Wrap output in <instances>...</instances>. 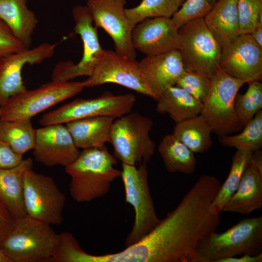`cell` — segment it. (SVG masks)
<instances>
[{"mask_svg":"<svg viewBox=\"0 0 262 262\" xmlns=\"http://www.w3.org/2000/svg\"><path fill=\"white\" fill-rule=\"evenodd\" d=\"M250 162L261 173H262V151L260 149L253 152Z\"/></svg>","mask_w":262,"mask_h":262,"instance_id":"obj_39","label":"cell"},{"mask_svg":"<svg viewBox=\"0 0 262 262\" xmlns=\"http://www.w3.org/2000/svg\"><path fill=\"white\" fill-rule=\"evenodd\" d=\"M158 149L167 171L185 174L195 171L196 160L195 153L173 134L165 135Z\"/></svg>","mask_w":262,"mask_h":262,"instance_id":"obj_25","label":"cell"},{"mask_svg":"<svg viewBox=\"0 0 262 262\" xmlns=\"http://www.w3.org/2000/svg\"><path fill=\"white\" fill-rule=\"evenodd\" d=\"M126 0H87L86 6L95 26L103 29L113 39L115 51L135 59L131 41L132 28L125 13Z\"/></svg>","mask_w":262,"mask_h":262,"instance_id":"obj_13","label":"cell"},{"mask_svg":"<svg viewBox=\"0 0 262 262\" xmlns=\"http://www.w3.org/2000/svg\"><path fill=\"white\" fill-rule=\"evenodd\" d=\"M83 82L85 87L114 83L157 100L146 82L139 62L115 51L104 50L92 74Z\"/></svg>","mask_w":262,"mask_h":262,"instance_id":"obj_12","label":"cell"},{"mask_svg":"<svg viewBox=\"0 0 262 262\" xmlns=\"http://www.w3.org/2000/svg\"><path fill=\"white\" fill-rule=\"evenodd\" d=\"M15 218L0 200V244L11 229Z\"/></svg>","mask_w":262,"mask_h":262,"instance_id":"obj_37","label":"cell"},{"mask_svg":"<svg viewBox=\"0 0 262 262\" xmlns=\"http://www.w3.org/2000/svg\"><path fill=\"white\" fill-rule=\"evenodd\" d=\"M179 50L186 71L212 79L220 68L222 48L208 29L204 18L179 29Z\"/></svg>","mask_w":262,"mask_h":262,"instance_id":"obj_5","label":"cell"},{"mask_svg":"<svg viewBox=\"0 0 262 262\" xmlns=\"http://www.w3.org/2000/svg\"><path fill=\"white\" fill-rule=\"evenodd\" d=\"M157 111L168 114L176 123L200 114L202 103L176 85L168 88L157 100Z\"/></svg>","mask_w":262,"mask_h":262,"instance_id":"obj_24","label":"cell"},{"mask_svg":"<svg viewBox=\"0 0 262 262\" xmlns=\"http://www.w3.org/2000/svg\"><path fill=\"white\" fill-rule=\"evenodd\" d=\"M22 160L23 155L16 152L7 143L0 139V169L15 167Z\"/></svg>","mask_w":262,"mask_h":262,"instance_id":"obj_36","label":"cell"},{"mask_svg":"<svg viewBox=\"0 0 262 262\" xmlns=\"http://www.w3.org/2000/svg\"><path fill=\"white\" fill-rule=\"evenodd\" d=\"M239 33L250 34L257 27V18L262 11V0H237Z\"/></svg>","mask_w":262,"mask_h":262,"instance_id":"obj_34","label":"cell"},{"mask_svg":"<svg viewBox=\"0 0 262 262\" xmlns=\"http://www.w3.org/2000/svg\"><path fill=\"white\" fill-rule=\"evenodd\" d=\"M243 130L236 135L219 136L220 143L238 150L254 152L262 147V111L261 110L244 126Z\"/></svg>","mask_w":262,"mask_h":262,"instance_id":"obj_30","label":"cell"},{"mask_svg":"<svg viewBox=\"0 0 262 262\" xmlns=\"http://www.w3.org/2000/svg\"><path fill=\"white\" fill-rule=\"evenodd\" d=\"M35 135L31 120H0V139L19 154L33 148Z\"/></svg>","mask_w":262,"mask_h":262,"instance_id":"obj_28","label":"cell"},{"mask_svg":"<svg viewBox=\"0 0 262 262\" xmlns=\"http://www.w3.org/2000/svg\"><path fill=\"white\" fill-rule=\"evenodd\" d=\"M27 0H0V18L26 49L30 48L38 20Z\"/></svg>","mask_w":262,"mask_h":262,"instance_id":"obj_23","label":"cell"},{"mask_svg":"<svg viewBox=\"0 0 262 262\" xmlns=\"http://www.w3.org/2000/svg\"><path fill=\"white\" fill-rule=\"evenodd\" d=\"M33 167V162L28 158L15 167L0 169V200L15 218L27 215L24 203L23 178L25 172Z\"/></svg>","mask_w":262,"mask_h":262,"instance_id":"obj_22","label":"cell"},{"mask_svg":"<svg viewBox=\"0 0 262 262\" xmlns=\"http://www.w3.org/2000/svg\"><path fill=\"white\" fill-rule=\"evenodd\" d=\"M152 120L138 113H129L115 118L111 133L115 157L122 164H147L156 150L149 133Z\"/></svg>","mask_w":262,"mask_h":262,"instance_id":"obj_4","label":"cell"},{"mask_svg":"<svg viewBox=\"0 0 262 262\" xmlns=\"http://www.w3.org/2000/svg\"><path fill=\"white\" fill-rule=\"evenodd\" d=\"M135 102L136 98L132 94L113 95L107 93L93 98H77L46 113L39 122L46 126L95 116L116 118L131 112Z\"/></svg>","mask_w":262,"mask_h":262,"instance_id":"obj_11","label":"cell"},{"mask_svg":"<svg viewBox=\"0 0 262 262\" xmlns=\"http://www.w3.org/2000/svg\"><path fill=\"white\" fill-rule=\"evenodd\" d=\"M219 0H211V2L214 4L215 2H216V1H218Z\"/></svg>","mask_w":262,"mask_h":262,"instance_id":"obj_42","label":"cell"},{"mask_svg":"<svg viewBox=\"0 0 262 262\" xmlns=\"http://www.w3.org/2000/svg\"><path fill=\"white\" fill-rule=\"evenodd\" d=\"M244 94H237L234 109L238 118L244 126L262 108V84L260 81L248 82Z\"/></svg>","mask_w":262,"mask_h":262,"instance_id":"obj_31","label":"cell"},{"mask_svg":"<svg viewBox=\"0 0 262 262\" xmlns=\"http://www.w3.org/2000/svg\"><path fill=\"white\" fill-rule=\"evenodd\" d=\"M116 158L104 147L84 149L77 158L65 167L70 177L69 192L77 202H88L104 196L112 183L121 177Z\"/></svg>","mask_w":262,"mask_h":262,"instance_id":"obj_1","label":"cell"},{"mask_svg":"<svg viewBox=\"0 0 262 262\" xmlns=\"http://www.w3.org/2000/svg\"><path fill=\"white\" fill-rule=\"evenodd\" d=\"M204 22L221 48L239 35L237 0H219L204 17Z\"/></svg>","mask_w":262,"mask_h":262,"instance_id":"obj_20","label":"cell"},{"mask_svg":"<svg viewBox=\"0 0 262 262\" xmlns=\"http://www.w3.org/2000/svg\"><path fill=\"white\" fill-rule=\"evenodd\" d=\"M26 49L0 18V58Z\"/></svg>","mask_w":262,"mask_h":262,"instance_id":"obj_35","label":"cell"},{"mask_svg":"<svg viewBox=\"0 0 262 262\" xmlns=\"http://www.w3.org/2000/svg\"><path fill=\"white\" fill-rule=\"evenodd\" d=\"M250 34L257 45L262 49V27L257 26Z\"/></svg>","mask_w":262,"mask_h":262,"instance_id":"obj_40","label":"cell"},{"mask_svg":"<svg viewBox=\"0 0 262 262\" xmlns=\"http://www.w3.org/2000/svg\"><path fill=\"white\" fill-rule=\"evenodd\" d=\"M36 129L33 149L36 161L47 166L66 167L78 157L80 151L66 126L55 124Z\"/></svg>","mask_w":262,"mask_h":262,"instance_id":"obj_15","label":"cell"},{"mask_svg":"<svg viewBox=\"0 0 262 262\" xmlns=\"http://www.w3.org/2000/svg\"><path fill=\"white\" fill-rule=\"evenodd\" d=\"M253 152L238 150L233 156L229 175L210 206V211L220 214L228 201L237 190L242 174L249 163Z\"/></svg>","mask_w":262,"mask_h":262,"instance_id":"obj_27","label":"cell"},{"mask_svg":"<svg viewBox=\"0 0 262 262\" xmlns=\"http://www.w3.org/2000/svg\"><path fill=\"white\" fill-rule=\"evenodd\" d=\"M185 0H142L136 6L125 9L130 26L133 29L142 21L150 18H171Z\"/></svg>","mask_w":262,"mask_h":262,"instance_id":"obj_29","label":"cell"},{"mask_svg":"<svg viewBox=\"0 0 262 262\" xmlns=\"http://www.w3.org/2000/svg\"><path fill=\"white\" fill-rule=\"evenodd\" d=\"M146 163L135 165L122 164L121 177L126 202L134 211V224L127 236L125 246L138 242L150 232L160 221L151 196Z\"/></svg>","mask_w":262,"mask_h":262,"instance_id":"obj_6","label":"cell"},{"mask_svg":"<svg viewBox=\"0 0 262 262\" xmlns=\"http://www.w3.org/2000/svg\"><path fill=\"white\" fill-rule=\"evenodd\" d=\"M212 129L201 115L176 123L173 134L194 153H204L213 145Z\"/></svg>","mask_w":262,"mask_h":262,"instance_id":"obj_26","label":"cell"},{"mask_svg":"<svg viewBox=\"0 0 262 262\" xmlns=\"http://www.w3.org/2000/svg\"><path fill=\"white\" fill-rule=\"evenodd\" d=\"M220 68L246 83L260 81L262 77V49L250 34H240L222 48Z\"/></svg>","mask_w":262,"mask_h":262,"instance_id":"obj_14","label":"cell"},{"mask_svg":"<svg viewBox=\"0 0 262 262\" xmlns=\"http://www.w3.org/2000/svg\"><path fill=\"white\" fill-rule=\"evenodd\" d=\"M83 82L52 81L34 89L13 97L0 107V120H31L36 115L79 94Z\"/></svg>","mask_w":262,"mask_h":262,"instance_id":"obj_8","label":"cell"},{"mask_svg":"<svg viewBox=\"0 0 262 262\" xmlns=\"http://www.w3.org/2000/svg\"><path fill=\"white\" fill-rule=\"evenodd\" d=\"M0 262H11L9 258L0 247Z\"/></svg>","mask_w":262,"mask_h":262,"instance_id":"obj_41","label":"cell"},{"mask_svg":"<svg viewBox=\"0 0 262 262\" xmlns=\"http://www.w3.org/2000/svg\"><path fill=\"white\" fill-rule=\"evenodd\" d=\"M245 81L234 78L220 69L211 79L208 96L200 113L218 136L230 135L244 127L234 109V100Z\"/></svg>","mask_w":262,"mask_h":262,"instance_id":"obj_7","label":"cell"},{"mask_svg":"<svg viewBox=\"0 0 262 262\" xmlns=\"http://www.w3.org/2000/svg\"><path fill=\"white\" fill-rule=\"evenodd\" d=\"M74 31L83 44V54L80 62L60 61L54 66L52 81L67 82L81 76H90L101 59L104 49L99 43L97 28L86 5H77L72 9Z\"/></svg>","mask_w":262,"mask_h":262,"instance_id":"obj_9","label":"cell"},{"mask_svg":"<svg viewBox=\"0 0 262 262\" xmlns=\"http://www.w3.org/2000/svg\"><path fill=\"white\" fill-rule=\"evenodd\" d=\"M213 4L211 0H185L171 19L179 29L189 21L204 18Z\"/></svg>","mask_w":262,"mask_h":262,"instance_id":"obj_32","label":"cell"},{"mask_svg":"<svg viewBox=\"0 0 262 262\" xmlns=\"http://www.w3.org/2000/svg\"><path fill=\"white\" fill-rule=\"evenodd\" d=\"M146 82L157 100L170 87L176 85L185 71L178 49L147 55L139 62Z\"/></svg>","mask_w":262,"mask_h":262,"instance_id":"obj_18","label":"cell"},{"mask_svg":"<svg viewBox=\"0 0 262 262\" xmlns=\"http://www.w3.org/2000/svg\"><path fill=\"white\" fill-rule=\"evenodd\" d=\"M262 252L256 255L245 254L241 256L226 258L217 260L216 262H262Z\"/></svg>","mask_w":262,"mask_h":262,"instance_id":"obj_38","label":"cell"},{"mask_svg":"<svg viewBox=\"0 0 262 262\" xmlns=\"http://www.w3.org/2000/svg\"><path fill=\"white\" fill-rule=\"evenodd\" d=\"M24 203L26 214L49 225H60L66 198L51 177L26 171L23 178Z\"/></svg>","mask_w":262,"mask_h":262,"instance_id":"obj_10","label":"cell"},{"mask_svg":"<svg viewBox=\"0 0 262 262\" xmlns=\"http://www.w3.org/2000/svg\"><path fill=\"white\" fill-rule=\"evenodd\" d=\"M56 46V44L44 43L0 58V107L27 89L22 78L23 66L39 64L51 57Z\"/></svg>","mask_w":262,"mask_h":262,"instance_id":"obj_16","label":"cell"},{"mask_svg":"<svg viewBox=\"0 0 262 262\" xmlns=\"http://www.w3.org/2000/svg\"><path fill=\"white\" fill-rule=\"evenodd\" d=\"M262 252V216L244 218L226 231L213 232L199 245L197 262Z\"/></svg>","mask_w":262,"mask_h":262,"instance_id":"obj_3","label":"cell"},{"mask_svg":"<svg viewBox=\"0 0 262 262\" xmlns=\"http://www.w3.org/2000/svg\"><path fill=\"white\" fill-rule=\"evenodd\" d=\"M211 82V79L205 76L185 70L176 85L183 89L203 103L208 96Z\"/></svg>","mask_w":262,"mask_h":262,"instance_id":"obj_33","label":"cell"},{"mask_svg":"<svg viewBox=\"0 0 262 262\" xmlns=\"http://www.w3.org/2000/svg\"><path fill=\"white\" fill-rule=\"evenodd\" d=\"M262 207V173L249 162L238 187L222 212L248 215Z\"/></svg>","mask_w":262,"mask_h":262,"instance_id":"obj_19","label":"cell"},{"mask_svg":"<svg viewBox=\"0 0 262 262\" xmlns=\"http://www.w3.org/2000/svg\"><path fill=\"white\" fill-rule=\"evenodd\" d=\"M115 119L107 116L91 117L69 122L66 126L78 148H100L110 143Z\"/></svg>","mask_w":262,"mask_h":262,"instance_id":"obj_21","label":"cell"},{"mask_svg":"<svg viewBox=\"0 0 262 262\" xmlns=\"http://www.w3.org/2000/svg\"><path fill=\"white\" fill-rule=\"evenodd\" d=\"M58 235L50 225L26 215L15 218L0 247L11 262H52Z\"/></svg>","mask_w":262,"mask_h":262,"instance_id":"obj_2","label":"cell"},{"mask_svg":"<svg viewBox=\"0 0 262 262\" xmlns=\"http://www.w3.org/2000/svg\"><path fill=\"white\" fill-rule=\"evenodd\" d=\"M131 37L134 49L147 56L177 49L179 43V29L171 18L146 19L133 28Z\"/></svg>","mask_w":262,"mask_h":262,"instance_id":"obj_17","label":"cell"},{"mask_svg":"<svg viewBox=\"0 0 262 262\" xmlns=\"http://www.w3.org/2000/svg\"></svg>","mask_w":262,"mask_h":262,"instance_id":"obj_43","label":"cell"}]
</instances>
